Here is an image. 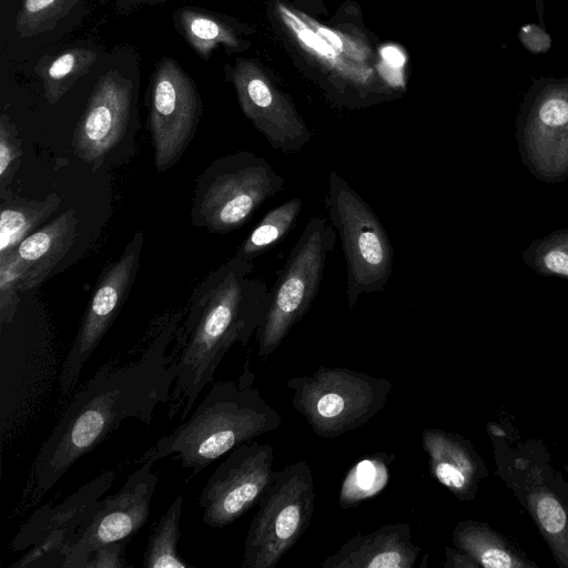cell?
<instances>
[{
    "instance_id": "6da1fadb",
    "label": "cell",
    "mask_w": 568,
    "mask_h": 568,
    "mask_svg": "<svg viewBox=\"0 0 568 568\" xmlns=\"http://www.w3.org/2000/svg\"><path fill=\"white\" fill-rule=\"evenodd\" d=\"M183 317L181 312L155 321L138 355L102 364L74 390L33 460L23 495L27 506L39 503L125 419L151 426L156 408L171 400Z\"/></svg>"
},
{
    "instance_id": "7a4b0ae2",
    "label": "cell",
    "mask_w": 568,
    "mask_h": 568,
    "mask_svg": "<svg viewBox=\"0 0 568 568\" xmlns=\"http://www.w3.org/2000/svg\"><path fill=\"white\" fill-rule=\"evenodd\" d=\"M253 261L233 256L212 271L191 295L176 335V379L171 418L184 420L230 348L246 346L271 303L266 282L253 276Z\"/></svg>"
},
{
    "instance_id": "3957f363",
    "label": "cell",
    "mask_w": 568,
    "mask_h": 568,
    "mask_svg": "<svg viewBox=\"0 0 568 568\" xmlns=\"http://www.w3.org/2000/svg\"><path fill=\"white\" fill-rule=\"evenodd\" d=\"M245 373L239 382L214 383L204 398L173 430L158 439L138 463L178 458L193 475L244 443L282 425L280 414L252 387Z\"/></svg>"
},
{
    "instance_id": "277c9868",
    "label": "cell",
    "mask_w": 568,
    "mask_h": 568,
    "mask_svg": "<svg viewBox=\"0 0 568 568\" xmlns=\"http://www.w3.org/2000/svg\"><path fill=\"white\" fill-rule=\"evenodd\" d=\"M284 186L285 179L253 152L219 158L195 181L191 222L214 234L232 232Z\"/></svg>"
},
{
    "instance_id": "5b68a950",
    "label": "cell",
    "mask_w": 568,
    "mask_h": 568,
    "mask_svg": "<svg viewBox=\"0 0 568 568\" xmlns=\"http://www.w3.org/2000/svg\"><path fill=\"white\" fill-rule=\"evenodd\" d=\"M292 406L321 438H336L376 416L386 405L392 383L346 367L320 366L311 375L290 378Z\"/></svg>"
},
{
    "instance_id": "8992f818",
    "label": "cell",
    "mask_w": 568,
    "mask_h": 568,
    "mask_svg": "<svg viewBox=\"0 0 568 568\" xmlns=\"http://www.w3.org/2000/svg\"><path fill=\"white\" fill-rule=\"evenodd\" d=\"M498 475L514 491L548 542L560 567L568 568V485L547 463L540 444L511 448L505 432L489 423Z\"/></svg>"
},
{
    "instance_id": "52a82bcc",
    "label": "cell",
    "mask_w": 568,
    "mask_h": 568,
    "mask_svg": "<svg viewBox=\"0 0 568 568\" xmlns=\"http://www.w3.org/2000/svg\"><path fill=\"white\" fill-rule=\"evenodd\" d=\"M325 205L341 239L346 298L354 308L362 295L384 291L393 271L392 243L368 203L335 171L328 175Z\"/></svg>"
},
{
    "instance_id": "ba28073f",
    "label": "cell",
    "mask_w": 568,
    "mask_h": 568,
    "mask_svg": "<svg viewBox=\"0 0 568 568\" xmlns=\"http://www.w3.org/2000/svg\"><path fill=\"white\" fill-rule=\"evenodd\" d=\"M314 509L310 465L300 460L277 470L250 524L241 567L275 568L308 528Z\"/></svg>"
},
{
    "instance_id": "9c48e42d",
    "label": "cell",
    "mask_w": 568,
    "mask_h": 568,
    "mask_svg": "<svg viewBox=\"0 0 568 568\" xmlns=\"http://www.w3.org/2000/svg\"><path fill=\"white\" fill-rule=\"evenodd\" d=\"M336 236L324 217L313 216L305 225L271 290L268 311L256 332L260 357L272 355L310 310Z\"/></svg>"
},
{
    "instance_id": "30bf717a",
    "label": "cell",
    "mask_w": 568,
    "mask_h": 568,
    "mask_svg": "<svg viewBox=\"0 0 568 568\" xmlns=\"http://www.w3.org/2000/svg\"><path fill=\"white\" fill-rule=\"evenodd\" d=\"M516 141L524 166L537 180H568V75L535 78L516 118Z\"/></svg>"
},
{
    "instance_id": "8fae6325",
    "label": "cell",
    "mask_w": 568,
    "mask_h": 568,
    "mask_svg": "<svg viewBox=\"0 0 568 568\" xmlns=\"http://www.w3.org/2000/svg\"><path fill=\"white\" fill-rule=\"evenodd\" d=\"M116 471L105 470L78 488L60 504H47L21 525L9 548L26 551L10 567L62 566L63 552L112 487Z\"/></svg>"
},
{
    "instance_id": "7c38bea8",
    "label": "cell",
    "mask_w": 568,
    "mask_h": 568,
    "mask_svg": "<svg viewBox=\"0 0 568 568\" xmlns=\"http://www.w3.org/2000/svg\"><path fill=\"white\" fill-rule=\"evenodd\" d=\"M144 244L139 230L120 257L102 272L59 376L62 399L74 393L81 372L122 308L138 274Z\"/></svg>"
},
{
    "instance_id": "4fadbf2b",
    "label": "cell",
    "mask_w": 568,
    "mask_h": 568,
    "mask_svg": "<svg viewBox=\"0 0 568 568\" xmlns=\"http://www.w3.org/2000/svg\"><path fill=\"white\" fill-rule=\"evenodd\" d=\"M273 462L274 448L268 444L251 440L232 449L200 494L203 523L222 528L257 506L276 476Z\"/></svg>"
},
{
    "instance_id": "5bb4252c",
    "label": "cell",
    "mask_w": 568,
    "mask_h": 568,
    "mask_svg": "<svg viewBox=\"0 0 568 568\" xmlns=\"http://www.w3.org/2000/svg\"><path fill=\"white\" fill-rule=\"evenodd\" d=\"M151 462L131 473L114 494L102 497L90 519L63 552V568H84L89 557L108 544L128 540L146 523L159 475Z\"/></svg>"
},
{
    "instance_id": "9a60e30c",
    "label": "cell",
    "mask_w": 568,
    "mask_h": 568,
    "mask_svg": "<svg viewBox=\"0 0 568 568\" xmlns=\"http://www.w3.org/2000/svg\"><path fill=\"white\" fill-rule=\"evenodd\" d=\"M202 113L192 79L171 58L158 64L149 109L150 132L158 172L172 168L191 143Z\"/></svg>"
},
{
    "instance_id": "2e32d148",
    "label": "cell",
    "mask_w": 568,
    "mask_h": 568,
    "mask_svg": "<svg viewBox=\"0 0 568 568\" xmlns=\"http://www.w3.org/2000/svg\"><path fill=\"white\" fill-rule=\"evenodd\" d=\"M232 82L242 112L273 149L288 155L310 142L305 120L256 61L237 59Z\"/></svg>"
},
{
    "instance_id": "e0dca14e",
    "label": "cell",
    "mask_w": 568,
    "mask_h": 568,
    "mask_svg": "<svg viewBox=\"0 0 568 568\" xmlns=\"http://www.w3.org/2000/svg\"><path fill=\"white\" fill-rule=\"evenodd\" d=\"M132 83L111 70L95 83L73 133L74 153L93 170L121 142L128 129Z\"/></svg>"
},
{
    "instance_id": "ac0fdd59",
    "label": "cell",
    "mask_w": 568,
    "mask_h": 568,
    "mask_svg": "<svg viewBox=\"0 0 568 568\" xmlns=\"http://www.w3.org/2000/svg\"><path fill=\"white\" fill-rule=\"evenodd\" d=\"M422 447L428 457L432 476L457 499L473 500L488 475L473 444L457 433L425 428Z\"/></svg>"
},
{
    "instance_id": "d6986e66",
    "label": "cell",
    "mask_w": 568,
    "mask_h": 568,
    "mask_svg": "<svg viewBox=\"0 0 568 568\" xmlns=\"http://www.w3.org/2000/svg\"><path fill=\"white\" fill-rule=\"evenodd\" d=\"M420 547L408 524H386L368 534L357 532L322 564L323 568H412Z\"/></svg>"
},
{
    "instance_id": "ffe728a7",
    "label": "cell",
    "mask_w": 568,
    "mask_h": 568,
    "mask_svg": "<svg viewBox=\"0 0 568 568\" xmlns=\"http://www.w3.org/2000/svg\"><path fill=\"white\" fill-rule=\"evenodd\" d=\"M79 219L68 209L23 239L14 248L22 268L21 292L42 284L71 248Z\"/></svg>"
},
{
    "instance_id": "44dd1931",
    "label": "cell",
    "mask_w": 568,
    "mask_h": 568,
    "mask_svg": "<svg viewBox=\"0 0 568 568\" xmlns=\"http://www.w3.org/2000/svg\"><path fill=\"white\" fill-rule=\"evenodd\" d=\"M275 12L292 41L317 67L331 74L334 80L356 90H368L375 83L373 70L338 53L297 14V11L277 1Z\"/></svg>"
},
{
    "instance_id": "7402d4cb",
    "label": "cell",
    "mask_w": 568,
    "mask_h": 568,
    "mask_svg": "<svg viewBox=\"0 0 568 568\" xmlns=\"http://www.w3.org/2000/svg\"><path fill=\"white\" fill-rule=\"evenodd\" d=\"M454 547L466 552L478 567L524 568L537 567L524 552L516 549L501 534L486 523H458L452 536Z\"/></svg>"
},
{
    "instance_id": "603a6c76",
    "label": "cell",
    "mask_w": 568,
    "mask_h": 568,
    "mask_svg": "<svg viewBox=\"0 0 568 568\" xmlns=\"http://www.w3.org/2000/svg\"><path fill=\"white\" fill-rule=\"evenodd\" d=\"M57 193L42 200L2 199L0 212V257L12 252L20 242L37 231L60 207Z\"/></svg>"
},
{
    "instance_id": "cb8c5ba5",
    "label": "cell",
    "mask_w": 568,
    "mask_h": 568,
    "mask_svg": "<svg viewBox=\"0 0 568 568\" xmlns=\"http://www.w3.org/2000/svg\"><path fill=\"white\" fill-rule=\"evenodd\" d=\"M95 51L72 48L52 58H42L36 71L42 80L44 95L50 104H55L95 62Z\"/></svg>"
},
{
    "instance_id": "d4e9b609",
    "label": "cell",
    "mask_w": 568,
    "mask_h": 568,
    "mask_svg": "<svg viewBox=\"0 0 568 568\" xmlns=\"http://www.w3.org/2000/svg\"><path fill=\"white\" fill-rule=\"evenodd\" d=\"M298 197L268 211L237 247L234 256L253 261L280 243L294 227L302 212Z\"/></svg>"
},
{
    "instance_id": "484cf974",
    "label": "cell",
    "mask_w": 568,
    "mask_h": 568,
    "mask_svg": "<svg viewBox=\"0 0 568 568\" xmlns=\"http://www.w3.org/2000/svg\"><path fill=\"white\" fill-rule=\"evenodd\" d=\"M182 506L183 496L179 495L156 523L143 556L145 568L192 567L179 555L178 549Z\"/></svg>"
},
{
    "instance_id": "4316f807",
    "label": "cell",
    "mask_w": 568,
    "mask_h": 568,
    "mask_svg": "<svg viewBox=\"0 0 568 568\" xmlns=\"http://www.w3.org/2000/svg\"><path fill=\"white\" fill-rule=\"evenodd\" d=\"M394 457L393 454L375 453L358 460L341 485V507H353L383 490L388 483V466Z\"/></svg>"
},
{
    "instance_id": "83f0119b",
    "label": "cell",
    "mask_w": 568,
    "mask_h": 568,
    "mask_svg": "<svg viewBox=\"0 0 568 568\" xmlns=\"http://www.w3.org/2000/svg\"><path fill=\"white\" fill-rule=\"evenodd\" d=\"M178 18L185 40L203 59H207L217 45L235 48L241 43L234 31L214 17L184 8Z\"/></svg>"
},
{
    "instance_id": "f1b7e54d",
    "label": "cell",
    "mask_w": 568,
    "mask_h": 568,
    "mask_svg": "<svg viewBox=\"0 0 568 568\" xmlns=\"http://www.w3.org/2000/svg\"><path fill=\"white\" fill-rule=\"evenodd\" d=\"M521 258L540 276L568 280V227L531 241L521 252Z\"/></svg>"
},
{
    "instance_id": "f546056e",
    "label": "cell",
    "mask_w": 568,
    "mask_h": 568,
    "mask_svg": "<svg viewBox=\"0 0 568 568\" xmlns=\"http://www.w3.org/2000/svg\"><path fill=\"white\" fill-rule=\"evenodd\" d=\"M80 0H24L16 17L20 38L49 32Z\"/></svg>"
},
{
    "instance_id": "4dcf8cb0",
    "label": "cell",
    "mask_w": 568,
    "mask_h": 568,
    "mask_svg": "<svg viewBox=\"0 0 568 568\" xmlns=\"http://www.w3.org/2000/svg\"><path fill=\"white\" fill-rule=\"evenodd\" d=\"M22 268L14 250L0 257V321L12 323L20 302Z\"/></svg>"
},
{
    "instance_id": "1f68e13d",
    "label": "cell",
    "mask_w": 568,
    "mask_h": 568,
    "mask_svg": "<svg viewBox=\"0 0 568 568\" xmlns=\"http://www.w3.org/2000/svg\"><path fill=\"white\" fill-rule=\"evenodd\" d=\"M22 155L21 140L18 130L7 114L0 119V191L4 196L6 189L19 168Z\"/></svg>"
},
{
    "instance_id": "d6a6232c",
    "label": "cell",
    "mask_w": 568,
    "mask_h": 568,
    "mask_svg": "<svg viewBox=\"0 0 568 568\" xmlns=\"http://www.w3.org/2000/svg\"><path fill=\"white\" fill-rule=\"evenodd\" d=\"M296 11L301 19L334 50L357 63L366 64L372 55L371 48L366 43L355 37L321 24L304 12Z\"/></svg>"
},
{
    "instance_id": "836d02e7",
    "label": "cell",
    "mask_w": 568,
    "mask_h": 568,
    "mask_svg": "<svg viewBox=\"0 0 568 568\" xmlns=\"http://www.w3.org/2000/svg\"><path fill=\"white\" fill-rule=\"evenodd\" d=\"M126 541H114L100 547L89 557L84 568L126 567L128 564L124 557Z\"/></svg>"
},
{
    "instance_id": "e575fe53",
    "label": "cell",
    "mask_w": 568,
    "mask_h": 568,
    "mask_svg": "<svg viewBox=\"0 0 568 568\" xmlns=\"http://www.w3.org/2000/svg\"><path fill=\"white\" fill-rule=\"evenodd\" d=\"M518 39L523 47L535 54L545 53L551 48L550 34L545 30L544 26L538 23H526L521 26L518 32Z\"/></svg>"
},
{
    "instance_id": "d590c367",
    "label": "cell",
    "mask_w": 568,
    "mask_h": 568,
    "mask_svg": "<svg viewBox=\"0 0 568 568\" xmlns=\"http://www.w3.org/2000/svg\"><path fill=\"white\" fill-rule=\"evenodd\" d=\"M446 561L445 568H477L478 565L463 550L456 547L445 548Z\"/></svg>"
}]
</instances>
